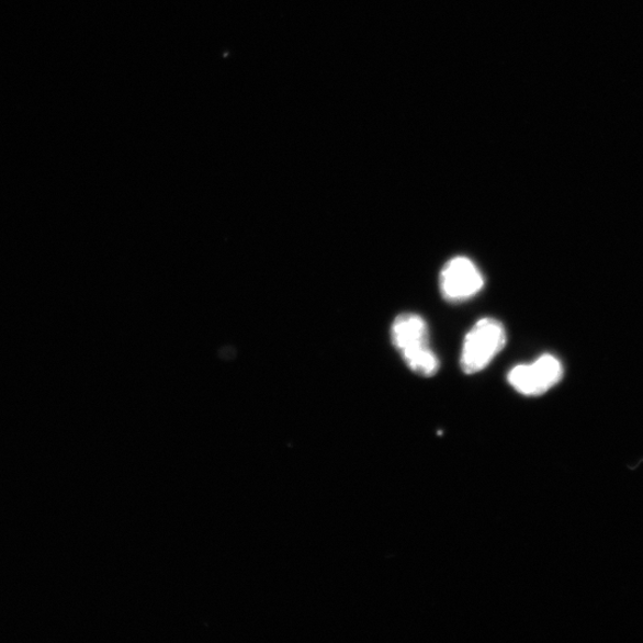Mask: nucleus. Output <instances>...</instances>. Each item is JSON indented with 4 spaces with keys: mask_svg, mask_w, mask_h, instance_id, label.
I'll return each mask as SVG.
<instances>
[{
    "mask_svg": "<svg viewBox=\"0 0 643 643\" xmlns=\"http://www.w3.org/2000/svg\"><path fill=\"white\" fill-rule=\"evenodd\" d=\"M391 340L413 372L424 376L438 373L440 362L429 347V329L421 316L398 315L391 328Z\"/></svg>",
    "mask_w": 643,
    "mask_h": 643,
    "instance_id": "1",
    "label": "nucleus"
},
{
    "mask_svg": "<svg viewBox=\"0 0 643 643\" xmlns=\"http://www.w3.org/2000/svg\"><path fill=\"white\" fill-rule=\"evenodd\" d=\"M482 272L466 257H455L444 264L440 275L442 297L459 303L473 298L484 287Z\"/></svg>",
    "mask_w": 643,
    "mask_h": 643,
    "instance_id": "4",
    "label": "nucleus"
},
{
    "mask_svg": "<svg viewBox=\"0 0 643 643\" xmlns=\"http://www.w3.org/2000/svg\"><path fill=\"white\" fill-rule=\"evenodd\" d=\"M507 345V331L501 322L482 318L467 332L461 351L460 366L466 374L485 370Z\"/></svg>",
    "mask_w": 643,
    "mask_h": 643,
    "instance_id": "2",
    "label": "nucleus"
},
{
    "mask_svg": "<svg viewBox=\"0 0 643 643\" xmlns=\"http://www.w3.org/2000/svg\"><path fill=\"white\" fill-rule=\"evenodd\" d=\"M564 375L562 362L551 354L537 361L515 366L508 374L509 384L523 396H541L561 383Z\"/></svg>",
    "mask_w": 643,
    "mask_h": 643,
    "instance_id": "3",
    "label": "nucleus"
}]
</instances>
